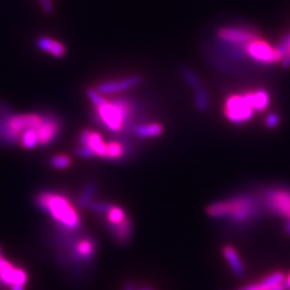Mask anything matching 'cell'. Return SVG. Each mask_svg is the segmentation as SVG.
Masks as SVG:
<instances>
[{"label": "cell", "mask_w": 290, "mask_h": 290, "mask_svg": "<svg viewBox=\"0 0 290 290\" xmlns=\"http://www.w3.org/2000/svg\"><path fill=\"white\" fill-rule=\"evenodd\" d=\"M244 51L251 58L261 64H273L278 61L274 48L262 40L254 39L245 46Z\"/></svg>", "instance_id": "6"}, {"label": "cell", "mask_w": 290, "mask_h": 290, "mask_svg": "<svg viewBox=\"0 0 290 290\" xmlns=\"http://www.w3.org/2000/svg\"><path fill=\"white\" fill-rule=\"evenodd\" d=\"M181 74H182L183 80L186 82V84H187L188 86H191V87L194 89V92L197 91V89L202 87L201 80L199 79V76H198V75L196 74V72L193 71L192 69L184 68V69L181 71Z\"/></svg>", "instance_id": "21"}, {"label": "cell", "mask_w": 290, "mask_h": 290, "mask_svg": "<svg viewBox=\"0 0 290 290\" xmlns=\"http://www.w3.org/2000/svg\"><path fill=\"white\" fill-rule=\"evenodd\" d=\"M195 106L199 112H205L209 110L210 96L203 86L195 91Z\"/></svg>", "instance_id": "19"}, {"label": "cell", "mask_w": 290, "mask_h": 290, "mask_svg": "<svg viewBox=\"0 0 290 290\" xmlns=\"http://www.w3.org/2000/svg\"><path fill=\"white\" fill-rule=\"evenodd\" d=\"M255 110L245 99L244 95H232L225 103V115L233 124H243L254 116Z\"/></svg>", "instance_id": "4"}, {"label": "cell", "mask_w": 290, "mask_h": 290, "mask_svg": "<svg viewBox=\"0 0 290 290\" xmlns=\"http://www.w3.org/2000/svg\"><path fill=\"white\" fill-rule=\"evenodd\" d=\"M0 283L9 288L13 285H24L27 283V273L6 260L0 265Z\"/></svg>", "instance_id": "10"}, {"label": "cell", "mask_w": 290, "mask_h": 290, "mask_svg": "<svg viewBox=\"0 0 290 290\" xmlns=\"http://www.w3.org/2000/svg\"><path fill=\"white\" fill-rule=\"evenodd\" d=\"M87 208L92 212H95V213L106 215L108 212L113 208V204L109 203V202H102V201H92L88 204Z\"/></svg>", "instance_id": "26"}, {"label": "cell", "mask_w": 290, "mask_h": 290, "mask_svg": "<svg viewBox=\"0 0 290 290\" xmlns=\"http://www.w3.org/2000/svg\"><path fill=\"white\" fill-rule=\"evenodd\" d=\"M97 194V185L95 183H88L82 191L81 195L77 198V205L80 208H87L93 201V198Z\"/></svg>", "instance_id": "18"}, {"label": "cell", "mask_w": 290, "mask_h": 290, "mask_svg": "<svg viewBox=\"0 0 290 290\" xmlns=\"http://www.w3.org/2000/svg\"><path fill=\"white\" fill-rule=\"evenodd\" d=\"M37 205L67 231L75 232L82 226L81 217L68 198L61 194L44 192L36 197Z\"/></svg>", "instance_id": "2"}, {"label": "cell", "mask_w": 290, "mask_h": 290, "mask_svg": "<svg viewBox=\"0 0 290 290\" xmlns=\"http://www.w3.org/2000/svg\"><path fill=\"white\" fill-rule=\"evenodd\" d=\"M61 129V121L59 117L56 115L46 113L44 118L41 122L40 127L38 128V136H39V144L41 147L48 145L53 142L55 139L58 138Z\"/></svg>", "instance_id": "7"}, {"label": "cell", "mask_w": 290, "mask_h": 290, "mask_svg": "<svg viewBox=\"0 0 290 290\" xmlns=\"http://www.w3.org/2000/svg\"><path fill=\"white\" fill-rule=\"evenodd\" d=\"M10 290H25L24 285H13L10 287Z\"/></svg>", "instance_id": "33"}, {"label": "cell", "mask_w": 290, "mask_h": 290, "mask_svg": "<svg viewBox=\"0 0 290 290\" xmlns=\"http://www.w3.org/2000/svg\"><path fill=\"white\" fill-rule=\"evenodd\" d=\"M284 282H285V274L283 272H275L269 276L264 277L262 281L259 282V284L261 285L262 288L270 290L272 287L278 284H283Z\"/></svg>", "instance_id": "22"}, {"label": "cell", "mask_w": 290, "mask_h": 290, "mask_svg": "<svg viewBox=\"0 0 290 290\" xmlns=\"http://www.w3.org/2000/svg\"><path fill=\"white\" fill-rule=\"evenodd\" d=\"M289 46H290V32H287L282 37L280 42L277 43V46L274 48L278 61H281L283 59V57L285 56V54L288 51Z\"/></svg>", "instance_id": "23"}, {"label": "cell", "mask_w": 290, "mask_h": 290, "mask_svg": "<svg viewBox=\"0 0 290 290\" xmlns=\"http://www.w3.org/2000/svg\"><path fill=\"white\" fill-rule=\"evenodd\" d=\"M261 200L263 206L271 213L282 217H290V189L265 188L262 191Z\"/></svg>", "instance_id": "3"}, {"label": "cell", "mask_w": 290, "mask_h": 290, "mask_svg": "<svg viewBox=\"0 0 290 290\" xmlns=\"http://www.w3.org/2000/svg\"><path fill=\"white\" fill-rule=\"evenodd\" d=\"M281 63H282V67H283L284 69L290 68V46H289V48H288L287 53L285 54V56H284L283 59L281 60Z\"/></svg>", "instance_id": "30"}, {"label": "cell", "mask_w": 290, "mask_h": 290, "mask_svg": "<svg viewBox=\"0 0 290 290\" xmlns=\"http://www.w3.org/2000/svg\"><path fill=\"white\" fill-rule=\"evenodd\" d=\"M141 82H142V76L135 74L121 80L102 82L98 84L96 89L102 95H115V94L127 92L129 89L140 85Z\"/></svg>", "instance_id": "8"}, {"label": "cell", "mask_w": 290, "mask_h": 290, "mask_svg": "<svg viewBox=\"0 0 290 290\" xmlns=\"http://www.w3.org/2000/svg\"><path fill=\"white\" fill-rule=\"evenodd\" d=\"M138 290H154V289L152 287H149V286H143V287L138 288Z\"/></svg>", "instance_id": "35"}, {"label": "cell", "mask_w": 290, "mask_h": 290, "mask_svg": "<svg viewBox=\"0 0 290 290\" xmlns=\"http://www.w3.org/2000/svg\"><path fill=\"white\" fill-rule=\"evenodd\" d=\"M36 46L41 51L46 52L56 58H63L67 53V49L63 44V42L49 37H39L36 41Z\"/></svg>", "instance_id": "12"}, {"label": "cell", "mask_w": 290, "mask_h": 290, "mask_svg": "<svg viewBox=\"0 0 290 290\" xmlns=\"http://www.w3.org/2000/svg\"><path fill=\"white\" fill-rule=\"evenodd\" d=\"M50 164L55 169H66L71 164V158L67 155H56L50 159Z\"/></svg>", "instance_id": "25"}, {"label": "cell", "mask_w": 290, "mask_h": 290, "mask_svg": "<svg viewBox=\"0 0 290 290\" xmlns=\"http://www.w3.org/2000/svg\"><path fill=\"white\" fill-rule=\"evenodd\" d=\"M71 257L75 264L93 262L96 257V241L92 237H83L70 244Z\"/></svg>", "instance_id": "5"}, {"label": "cell", "mask_w": 290, "mask_h": 290, "mask_svg": "<svg viewBox=\"0 0 290 290\" xmlns=\"http://www.w3.org/2000/svg\"><path fill=\"white\" fill-rule=\"evenodd\" d=\"M218 38L234 47H244L255 39V35L247 29L239 27H224L217 32Z\"/></svg>", "instance_id": "9"}, {"label": "cell", "mask_w": 290, "mask_h": 290, "mask_svg": "<svg viewBox=\"0 0 290 290\" xmlns=\"http://www.w3.org/2000/svg\"><path fill=\"white\" fill-rule=\"evenodd\" d=\"M284 284H285L286 290H290V273H289L287 276H285V282H284Z\"/></svg>", "instance_id": "32"}, {"label": "cell", "mask_w": 290, "mask_h": 290, "mask_svg": "<svg viewBox=\"0 0 290 290\" xmlns=\"http://www.w3.org/2000/svg\"><path fill=\"white\" fill-rule=\"evenodd\" d=\"M79 142L83 147H88L96 156L101 158H106L107 155V143L105 142L102 136L99 132L92 131L89 129H84L81 135Z\"/></svg>", "instance_id": "11"}, {"label": "cell", "mask_w": 290, "mask_h": 290, "mask_svg": "<svg viewBox=\"0 0 290 290\" xmlns=\"http://www.w3.org/2000/svg\"><path fill=\"white\" fill-rule=\"evenodd\" d=\"M261 197L240 194L209 205L206 213L215 219H228L236 224H248L257 219L263 210Z\"/></svg>", "instance_id": "1"}, {"label": "cell", "mask_w": 290, "mask_h": 290, "mask_svg": "<svg viewBox=\"0 0 290 290\" xmlns=\"http://www.w3.org/2000/svg\"><path fill=\"white\" fill-rule=\"evenodd\" d=\"M18 143L24 149H35L39 144V136H38V129H27L20 135Z\"/></svg>", "instance_id": "17"}, {"label": "cell", "mask_w": 290, "mask_h": 290, "mask_svg": "<svg viewBox=\"0 0 290 290\" xmlns=\"http://www.w3.org/2000/svg\"><path fill=\"white\" fill-rule=\"evenodd\" d=\"M124 290H138V287L136 286L135 283H132V282H129L126 284Z\"/></svg>", "instance_id": "31"}, {"label": "cell", "mask_w": 290, "mask_h": 290, "mask_svg": "<svg viewBox=\"0 0 290 290\" xmlns=\"http://www.w3.org/2000/svg\"><path fill=\"white\" fill-rule=\"evenodd\" d=\"M86 95L89 99V101L93 103L95 108L101 107L108 101L102 94H100L96 88H93V87H89L86 89Z\"/></svg>", "instance_id": "24"}, {"label": "cell", "mask_w": 290, "mask_h": 290, "mask_svg": "<svg viewBox=\"0 0 290 290\" xmlns=\"http://www.w3.org/2000/svg\"><path fill=\"white\" fill-rule=\"evenodd\" d=\"M75 154L77 156H80V157L82 158H93L96 156L95 153L91 149H89L88 147H83V145H81L80 148H77L75 150Z\"/></svg>", "instance_id": "28"}, {"label": "cell", "mask_w": 290, "mask_h": 290, "mask_svg": "<svg viewBox=\"0 0 290 290\" xmlns=\"http://www.w3.org/2000/svg\"><path fill=\"white\" fill-rule=\"evenodd\" d=\"M40 4L44 13L47 14L53 13V0H40Z\"/></svg>", "instance_id": "29"}, {"label": "cell", "mask_w": 290, "mask_h": 290, "mask_svg": "<svg viewBox=\"0 0 290 290\" xmlns=\"http://www.w3.org/2000/svg\"><path fill=\"white\" fill-rule=\"evenodd\" d=\"M285 231H286V233L288 234V236H290V217L288 218V221H287L286 227H285Z\"/></svg>", "instance_id": "34"}, {"label": "cell", "mask_w": 290, "mask_h": 290, "mask_svg": "<svg viewBox=\"0 0 290 290\" xmlns=\"http://www.w3.org/2000/svg\"><path fill=\"white\" fill-rule=\"evenodd\" d=\"M222 255H224L226 261L230 265L232 272L239 277H243L246 273V270H245L244 263L242 262L238 252L234 250V247L227 245V246L222 248Z\"/></svg>", "instance_id": "15"}, {"label": "cell", "mask_w": 290, "mask_h": 290, "mask_svg": "<svg viewBox=\"0 0 290 290\" xmlns=\"http://www.w3.org/2000/svg\"><path fill=\"white\" fill-rule=\"evenodd\" d=\"M243 95L255 111L263 112L269 107L270 95L264 89H258V91L248 92Z\"/></svg>", "instance_id": "14"}, {"label": "cell", "mask_w": 290, "mask_h": 290, "mask_svg": "<svg viewBox=\"0 0 290 290\" xmlns=\"http://www.w3.org/2000/svg\"><path fill=\"white\" fill-rule=\"evenodd\" d=\"M107 227L113 240L117 241L119 244H126L130 241L132 236V224L129 217L118 225H111Z\"/></svg>", "instance_id": "13"}, {"label": "cell", "mask_w": 290, "mask_h": 290, "mask_svg": "<svg viewBox=\"0 0 290 290\" xmlns=\"http://www.w3.org/2000/svg\"><path fill=\"white\" fill-rule=\"evenodd\" d=\"M280 122H281V117L278 116V114L276 113H269L266 115L265 120H264L265 126L271 129L277 127L278 125H280Z\"/></svg>", "instance_id": "27"}, {"label": "cell", "mask_w": 290, "mask_h": 290, "mask_svg": "<svg viewBox=\"0 0 290 290\" xmlns=\"http://www.w3.org/2000/svg\"><path fill=\"white\" fill-rule=\"evenodd\" d=\"M128 216L126 215L125 211L119 206L113 205V208L111 209L108 213L106 214V222L107 226L111 225H118L121 221H124Z\"/></svg>", "instance_id": "20"}, {"label": "cell", "mask_w": 290, "mask_h": 290, "mask_svg": "<svg viewBox=\"0 0 290 290\" xmlns=\"http://www.w3.org/2000/svg\"><path fill=\"white\" fill-rule=\"evenodd\" d=\"M163 128L158 122H149V124L136 125L132 129V135L140 139L157 138L162 135Z\"/></svg>", "instance_id": "16"}]
</instances>
